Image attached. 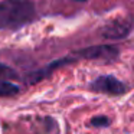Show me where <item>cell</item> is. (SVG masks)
<instances>
[{
	"label": "cell",
	"instance_id": "5",
	"mask_svg": "<svg viewBox=\"0 0 134 134\" xmlns=\"http://www.w3.org/2000/svg\"><path fill=\"white\" fill-rule=\"evenodd\" d=\"M19 91V88L15 84H10V82L2 81L0 82V95H13Z\"/></svg>",
	"mask_w": 134,
	"mask_h": 134
},
{
	"label": "cell",
	"instance_id": "1",
	"mask_svg": "<svg viewBox=\"0 0 134 134\" xmlns=\"http://www.w3.org/2000/svg\"><path fill=\"white\" fill-rule=\"evenodd\" d=\"M32 0H3L0 2V27H19L35 18Z\"/></svg>",
	"mask_w": 134,
	"mask_h": 134
},
{
	"label": "cell",
	"instance_id": "8",
	"mask_svg": "<svg viewBox=\"0 0 134 134\" xmlns=\"http://www.w3.org/2000/svg\"><path fill=\"white\" fill-rule=\"evenodd\" d=\"M75 2H81V3H82V2H87V0H75Z\"/></svg>",
	"mask_w": 134,
	"mask_h": 134
},
{
	"label": "cell",
	"instance_id": "3",
	"mask_svg": "<svg viewBox=\"0 0 134 134\" xmlns=\"http://www.w3.org/2000/svg\"><path fill=\"white\" fill-rule=\"evenodd\" d=\"M92 90L98 91V92H105V94H113V95H118L125 91V87L122 85L121 81L111 75H104L99 76L98 79L92 82Z\"/></svg>",
	"mask_w": 134,
	"mask_h": 134
},
{
	"label": "cell",
	"instance_id": "7",
	"mask_svg": "<svg viewBox=\"0 0 134 134\" xmlns=\"http://www.w3.org/2000/svg\"><path fill=\"white\" fill-rule=\"evenodd\" d=\"M108 118L107 117H95L92 120V124L94 125H108Z\"/></svg>",
	"mask_w": 134,
	"mask_h": 134
},
{
	"label": "cell",
	"instance_id": "4",
	"mask_svg": "<svg viewBox=\"0 0 134 134\" xmlns=\"http://www.w3.org/2000/svg\"><path fill=\"white\" fill-rule=\"evenodd\" d=\"M81 56L87 59H95V61H114L118 56V49L114 46H91L81 51Z\"/></svg>",
	"mask_w": 134,
	"mask_h": 134
},
{
	"label": "cell",
	"instance_id": "2",
	"mask_svg": "<svg viewBox=\"0 0 134 134\" xmlns=\"http://www.w3.org/2000/svg\"><path fill=\"white\" fill-rule=\"evenodd\" d=\"M131 27V20L127 18H118L114 20L108 22L102 27V36L108 39H121L125 38L130 32Z\"/></svg>",
	"mask_w": 134,
	"mask_h": 134
},
{
	"label": "cell",
	"instance_id": "6",
	"mask_svg": "<svg viewBox=\"0 0 134 134\" xmlns=\"http://www.w3.org/2000/svg\"><path fill=\"white\" fill-rule=\"evenodd\" d=\"M12 76H15V72H13L12 68L0 64V79H7V78H12Z\"/></svg>",
	"mask_w": 134,
	"mask_h": 134
}]
</instances>
